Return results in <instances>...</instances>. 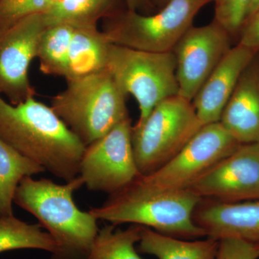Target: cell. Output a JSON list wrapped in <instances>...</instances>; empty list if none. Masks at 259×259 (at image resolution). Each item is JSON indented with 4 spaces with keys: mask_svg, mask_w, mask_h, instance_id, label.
Instances as JSON below:
<instances>
[{
    "mask_svg": "<svg viewBox=\"0 0 259 259\" xmlns=\"http://www.w3.org/2000/svg\"><path fill=\"white\" fill-rule=\"evenodd\" d=\"M0 139L65 182L79 176L86 146L34 97L13 105L0 95Z\"/></svg>",
    "mask_w": 259,
    "mask_h": 259,
    "instance_id": "1",
    "label": "cell"
},
{
    "mask_svg": "<svg viewBox=\"0 0 259 259\" xmlns=\"http://www.w3.org/2000/svg\"><path fill=\"white\" fill-rule=\"evenodd\" d=\"M83 185L79 175L64 185L27 177L15 192L14 203L36 218L55 241L54 259H86L98 233L96 218L80 210L73 199Z\"/></svg>",
    "mask_w": 259,
    "mask_h": 259,
    "instance_id": "2",
    "label": "cell"
},
{
    "mask_svg": "<svg viewBox=\"0 0 259 259\" xmlns=\"http://www.w3.org/2000/svg\"><path fill=\"white\" fill-rule=\"evenodd\" d=\"M202 199L188 190L144 192L126 187L110 194L100 207L89 212L97 221L114 226L129 223L151 228L162 234L186 240L206 237L193 214Z\"/></svg>",
    "mask_w": 259,
    "mask_h": 259,
    "instance_id": "3",
    "label": "cell"
},
{
    "mask_svg": "<svg viewBox=\"0 0 259 259\" xmlns=\"http://www.w3.org/2000/svg\"><path fill=\"white\" fill-rule=\"evenodd\" d=\"M66 82L51 107L85 146L130 118L127 95L107 68Z\"/></svg>",
    "mask_w": 259,
    "mask_h": 259,
    "instance_id": "4",
    "label": "cell"
},
{
    "mask_svg": "<svg viewBox=\"0 0 259 259\" xmlns=\"http://www.w3.org/2000/svg\"><path fill=\"white\" fill-rule=\"evenodd\" d=\"M202 126L192 101L177 95L160 102L142 123L132 127L140 175H149L169 161Z\"/></svg>",
    "mask_w": 259,
    "mask_h": 259,
    "instance_id": "5",
    "label": "cell"
},
{
    "mask_svg": "<svg viewBox=\"0 0 259 259\" xmlns=\"http://www.w3.org/2000/svg\"><path fill=\"white\" fill-rule=\"evenodd\" d=\"M210 0H168L156 14L144 15L127 10L109 17L103 31L108 41L147 52L173 51L196 15Z\"/></svg>",
    "mask_w": 259,
    "mask_h": 259,
    "instance_id": "6",
    "label": "cell"
},
{
    "mask_svg": "<svg viewBox=\"0 0 259 259\" xmlns=\"http://www.w3.org/2000/svg\"><path fill=\"white\" fill-rule=\"evenodd\" d=\"M107 69L140 110L136 125L142 123L160 102L177 96V59L173 51L153 53L110 44Z\"/></svg>",
    "mask_w": 259,
    "mask_h": 259,
    "instance_id": "7",
    "label": "cell"
},
{
    "mask_svg": "<svg viewBox=\"0 0 259 259\" xmlns=\"http://www.w3.org/2000/svg\"><path fill=\"white\" fill-rule=\"evenodd\" d=\"M240 145L219 122L207 124L169 161L149 175H140L127 187L144 192L187 190Z\"/></svg>",
    "mask_w": 259,
    "mask_h": 259,
    "instance_id": "8",
    "label": "cell"
},
{
    "mask_svg": "<svg viewBox=\"0 0 259 259\" xmlns=\"http://www.w3.org/2000/svg\"><path fill=\"white\" fill-rule=\"evenodd\" d=\"M131 119L85 148L79 163V175L83 185L93 192L110 194L120 192L138 177Z\"/></svg>",
    "mask_w": 259,
    "mask_h": 259,
    "instance_id": "9",
    "label": "cell"
},
{
    "mask_svg": "<svg viewBox=\"0 0 259 259\" xmlns=\"http://www.w3.org/2000/svg\"><path fill=\"white\" fill-rule=\"evenodd\" d=\"M47 26L45 13H38L0 32V95L13 105L35 96L29 69Z\"/></svg>",
    "mask_w": 259,
    "mask_h": 259,
    "instance_id": "10",
    "label": "cell"
},
{
    "mask_svg": "<svg viewBox=\"0 0 259 259\" xmlns=\"http://www.w3.org/2000/svg\"><path fill=\"white\" fill-rule=\"evenodd\" d=\"M187 190L226 203L259 200V144H241Z\"/></svg>",
    "mask_w": 259,
    "mask_h": 259,
    "instance_id": "11",
    "label": "cell"
},
{
    "mask_svg": "<svg viewBox=\"0 0 259 259\" xmlns=\"http://www.w3.org/2000/svg\"><path fill=\"white\" fill-rule=\"evenodd\" d=\"M230 49L229 33L217 22L191 27L173 50L179 96L192 102Z\"/></svg>",
    "mask_w": 259,
    "mask_h": 259,
    "instance_id": "12",
    "label": "cell"
},
{
    "mask_svg": "<svg viewBox=\"0 0 259 259\" xmlns=\"http://www.w3.org/2000/svg\"><path fill=\"white\" fill-rule=\"evenodd\" d=\"M193 219L206 237L259 243V200L226 203L202 199Z\"/></svg>",
    "mask_w": 259,
    "mask_h": 259,
    "instance_id": "13",
    "label": "cell"
},
{
    "mask_svg": "<svg viewBox=\"0 0 259 259\" xmlns=\"http://www.w3.org/2000/svg\"><path fill=\"white\" fill-rule=\"evenodd\" d=\"M255 52L240 44L231 48L209 75L192 100L202 125L219 122L225 107L253 60Z\"/></svg>",
    "mask_w": 259,
    "mask_h": 259,
    "instance_id": "14",
    "label": "cell"
},
{
    "mask_svg": "<svg viewBox=\"0 0 259 259\" xmlns=\"http://www.w3.org/2000/svg\"><path fill=\"white\" fill-rule=\"evenodd\" d=\"M220 123L240 144H259V75L245 70Z\"/></svg>",
    "mask_w": 259,
    "mask_h": 259,
    "instance_id": "15",
    "label": "cell"
},
{
    "mask_svg": "<svg viewBox=\"0 0 259 259\" xmlns=\"http://www.w3.org/2000/svg\"><path fill=\"white\" fill-rule=\"evenodd\" d=\"M65 79L81 77L106 69L110 42L97 25L74 26Z\"/></svg>",
    "mask_w": 259,
    "mask_h": 259,
    "instance_id": "16",
    "label": "cell"
},
{
    "mask_svg": "<svg viewBox=\"0 0 259 259\" xmlns=\"http://www.w3.org/2000/svg\"><path fill=\"white\" fill-rule=\"evenodd\" d=\"M219 241L205 237L204 239L186 240L162 234L143 226L139 250L158 259H215Z\"/></svg>",
    "mask_w": 259,
    "mask_h": 259,
    "instance_id": "17",
    "label": "cell"
},
{
    "mask_svg": "<svg viewBox=\"0 0 259 259\" xmlns=\"http://www.w3.org/2000/svg\"><path fill=\"white\" fill-rule=\"evenodd\" d=\"M45 171L0 139V217L13 215V203L20 182Z\"/></svg>",
    "mask_w": 259,
    "mask_h": 259,
    "instance_id": "18",
    "label": "cell"
},
{
    "mask_svg": "<svg viewBox=\"0 0 259 259\" xmlns=\"http://www.w3.org/2000/svg\"><path fill=\"white\" fill-rule=\"evenodd\" d=\"M74 30V27L71 24L59 23L48 25L42 32L37 47V59L44 74L65 78Z\"/></svg>",
    "mask_w": 259,
    "mask_h": 259,
    "instance_id": "19",
    "label": "cell"
},
{
    "mask_svg": "<svg viewBox=\"0 0 259 259\" xmlns=\"http://www.w3.org/2000/svg\"><path fill=\"white\" fill-rule=\"evenodd\" d=\"M40 224H29L14 215L0 217V253L18 249H38L57 253L58 247Z\"/></svg>",
    "mask_w": 259,
    "mask_h": 259,
    "instance_id": "20",
    "label": "cell"
},
{
    "mask_svg": "<svg viewBox=\"0 0 259 259\" xmlns=\"http://www.w3.org/2000/svg\"><path fill=\"white\" fill-rule=\"evenodd\" d=\"M116 0H56L45 13L48 25L59 23L73 26L97 25L115 14Z\"/></svg>",
    "mask_w": 259,
    "mask_h": 259,
    "instance_id": "21",
    "label": "cell"
},
{
    "mask_svg": "<svg viewBox=\"0 0 259 259\" xmlns=\"http://www.w3.org/2000/svg\"><path fill=\"white\" fill-rule=\"evenodd\" d=\"M110 224L99 230L86 259H143L136 251L143 226L131 225L117 230Z\"/></svg>",
    "mask_w": 259,
    "mask_h": 259,
    "instance_id": "22",
    "label": "cell"
},
{
    "mask_svg": "<svg viewBox=\"0 0 259 259\" xmlns=\"http://www.w3.org/2000/svg\"><path fill=\"white\" fill-rule=\"evenodd\" d=\"M56 0H0V32L30 15L46 13Z\"/></svg>",
    "mask_w": 259,
    "mask_h": 259,
    "instance_id": "23",
    "label": "cell"
},
{
    "mask_svg": "<svg viewBox=\"0 0 259 259\" xmlns=\"http://www.w3.org/2000/svg\"><path fill=\"white\" fill-rule=\"evenodd\" d=\"M215 20L228 33L236 32L248 18L252 0H216Z\"/></svg>",
    "mask_w": 259,
    "mask_h": 259,
    "instance_id": "24",
    "label": "cell"
},
{
    "mask_svg": "<svg viewBox=\"0 0 259 259\" xmlns=\"http://www.w3.org/2000/svg\"><path fill=\"white\" fill-rule=\"evenodd\" d=\"M259 243H252L238 239H223L215 259H258Z\"/></svg>",
    "mask_w": 259,
    "mask_h": 259,
    "instance_id": "25",
    "label": "cell"
},
{
    "mask_svg": "<svg viewBox=\"0 0 259 259\" xmlns=\"http://www.w3.org/2000/svg\"><path fill=\"white\" fill-rule=\"evenodd\" d=\"M248 18L249 22L243 30L239 44L257 51L259 50V9Z\"/></svg>",
    "mask_w": 259,
    "mask_h": 259,
    "instance_id": "26",
    "label": "cell"
},
{
    "mask_svg": "<svg viewBox=\"0 0 259 259\" xmlns=\"http://www.w3.org/2000/svg\"><path fill=\"white\" fill-rule=\"evenodd\" d=\"M127 10L138 12L141 10H148L152 7L151 0H125Z\"/></svg>",
    "mask_w": 259,
    "mask_h": 259,
    "instance_id": "27",
    "label": "cell"
},
{
    "mask_svg": "<svg viewBox=\"0 0 259 259\" xmlns=\"http://www.w3.org/2000/svg\"><path fill=\"white\" fill-rule=\"evenodd\" d=\"M259 9V0H252L251 5H250L249 15L248 18H250L256 10Z\"/></svg>",
    "mask_w": 259,
    "mask_h": 259,
    "instance_id": "28",
    "label": "cell"
},
{
    "mask_svg": "<svg viewBox=\"0 0 259 259\" xmlns=\"http://www.w3.org/2000/svg\"><path fill=\"white\" fill-rule=\"evenodd\" d=\"M210 1H211V2H212V1L215 2V1H216V0H210Z\"/></svg>",
    "mask_w": 259,
    "mask_h": 259,
    "instance_id": "29",
    "label": "cell"
}]
</instances>
